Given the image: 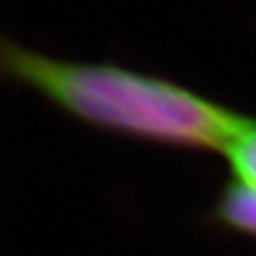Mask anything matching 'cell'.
Instances as JSON below:
<instances>
[{
    "mask_svg": "<svg viewBox=\"0 0 256 256\" xmlns=\"http://www.w3.org/2000/svg\"><path fill=\"white\" fill-rule=\"evenodd\" d=\"M210 220L230 233L256 239V186L233 182L218 194Z\"/></svg>",
    "mask_w": 256,
    "mask_h": 256,
    "instance_id": "7a4b0ae2",
    "label": "cell"
},
{
    "mask_svg": "<svg viewBox=\"0 0 256 256\" xmlns=\"http://www.w3.org/2000/svg\"><path fill=\"white\" fill-rule=\"evenodd\" d=\"M0 70L75 122L154 146L226 152L248 120L173 79L116 62L58 58L9 38Z\"/></svg>",
    "mask_w": 256,
    "mask_h": 256,
    "instance_id": "6da1fadb",
    "label": "cell"
},
{
    "mask_svg": "<svg viewBox=\"0 0 256 256\" xmlns=\"http://www.w3.org/2000/svg\"><path fill=\"white\" fill-rule=\"evenodd\" d=\"M224 154L235 173V180L256 186V120H246L244 128Z\"/></svg>",
    "mask_w": 256,
    "mask_h": 256,
    "instance_id": "3957f363",
    "label": "cell"
}]
</instances>
